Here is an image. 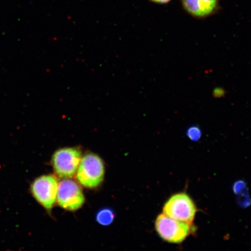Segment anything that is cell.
<instances>
[{
    "label": "cell",
    "instance_id": "obj_6",
    "mask_svg": "<svg viewBox=\"0 0 251 251\" xmlns=\"http://www.w3.org/2000/svg\"><path fill=\"white\" fill-rule=\"evenodd\" d=\"M56 201L62 209L75 211L82 207L85 199L82 189L76 181L64 178L58 184Z\"/></svg>",
    "mask_w": 251,
    "mask_h": 251
},
{
    "label": "cell",
    "instance_id": "obj_9",
    "mask_svg": "<svg viewBox=\"0 0 251 251\" xmlns=\"http://www.w3.org/2000/svg\"><path fill=\"white\" fill-rule=\"evenodd\" d=\"M115 219V213L111 209L103 208L96 215V220L99 224L102 226L111 225Z\"/></svg>",
    "mask_w": 251,
    "mask_h": 251
},
{
    "label": "cell",
    "instance_id": "obj_8",
    "mask_svg": "<svg viewBox=\"0 0 251 251\" xmlns=\"http://www.w3.org/2000/svg\"><path fill=\"white\" fill-rule=\"evenodd\" d=\"M233 190L235 195L238 196V203L243 207H247L251 204V199L248 193V188L246 182L238 180L233 184Z\"/></svg>",
    "mask_w": 251,
    "mask_h": 251
},
{
    "label": "cell",
    "instance_id": "obj_5",
    "mask_svg": "<svg viewBox=\"0 0 251 251\" xmlns=\"http://www.w3.org/2000/svg\"><path fill=\"white\" fill-rule=\"evenodd\" d=\"M82 152L75 147L59 149L52 157V165L55 174L62 178H70L76 175Z\"/></svg>",
    "mask_w": 251,
    "mask_h": 251
},
{
    "label": "cell",
    "instance_id": "obj_11",
    "mask_svg": "<svg viewBox=\"0 0 251 251\" xmlns=\"http://www.w3.org/2000/svg\"><path fill=\"white\" fill-rule=\"evenodd\" d=\"M150 1L156 3V4H166L172 1V0H150Z\"/></svg>",
    "mask_w": 251,
    "mask_h": 251
},
{
    "label": "cell",
    "instance_id": "obj_2",
    "mask_svg": "<svg viewBox=\"0 0 251 251\" xmlns=\"http://www.w3.org/2000/svg\"><path fill=\"white\" fill-rule=\"evenodd\" d=\"M76 174V179L81 186L91 189L98 187L104 178V164L95 153H86L81 158Z\"/></svg>",
    "mask_w": 251,
    "mask_h": 251
},
{
    "label": "cell",
    "instance_id": "obj_3",
    "mask_svg": "<svg viewBox=\"0 0 251 251\" xmlns=\"http://www.w3.org/2000/svg\"><path fill=\"white\" fill-rule=\"evenodd\" d=\"M197 212L196 203L184 192L175 194L171 196L163 208V212L166 216L190 225H193Z\"/></svg>",
    "mask_w": 251,
    "mask_h": 251
},
{
    "label": "cell",
    "instance_id": "obj_7",
    "mask_svg": "<svg viewBox=\"0 0 251 251\" xmlns=\"http://www.w3.org/2000/svg\"><path fill=\"white\" fill-rule=\"evenodd\" d=\"M184 11L196 19H205L217 13L219 0H180Z\"/></svg>",
    "mask_w": 251,
    "mask_h": 251
},
{
    "label": "cell",
    "instance_id": "obj_10",
    "mask_svg": "<svg viewBox=\"0 0 251 251\" xmlns=\"http://www.w3.org/2000/svg\"><path fill=\"white\" fill-rule=\"evenodd\" d=\"M187 136L193 141H198L202 136V131L197 126H193L188 128L186 131Z\"/></svg>",
    "mask_w": 251,
    "mask_h": 251
},
{
    "label": "cell",
    "instance_id": "obj_4",
    "mask_svg": "<svg viewBox=\"0 0 251 251\" xmlns=\"http://www.w3.org/2000/svg\"><path fill=\"white\" fill-rule=\"evenodd\" d=\"M58 180L53 175H43L37 177L30 186L34 199L47 211H51L56 201Z\"/></svg>",
    "mask_w": 251,
    "mask_h": 251
},
{
    "label": "cell",
    "instance_id": "obj_1",
    "mask_svg": "<svg viewBox=\"0 0 251 251\" xmlns=\"http://www.w3.org/2000/svg\"><path fill=\"white\" fill-rule=\"evenodd\" d=\"M155 229L159 237L166 242L180 244L196 232V226L169 217L164 213L155 221Z\"/></svg>",
    "mask_w": 251,
    "mask_h": 251
}]
</instances>
